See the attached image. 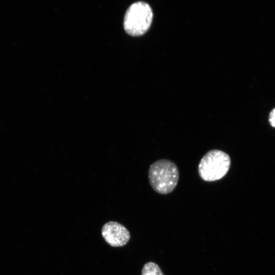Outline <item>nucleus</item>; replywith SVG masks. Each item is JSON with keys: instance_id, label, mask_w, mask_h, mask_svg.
Wrapping results in <instances>:
<instances>
[{"instance_id": "3", "label": "nucleus", "mask_w": 275, "mask_h": 275, "mask_svg": "<svg viewBox=\"0 0 275 275\" xmlns=\"http://www.w3.org/2000/svg\"><path fill=\"white\" fill-rule=\"evenodd\" d=\"M152 19L153 12L149 5L144 2H138L127 10L124 18V28L131 36H141L149 30Z\"/></svg>"}, {"instance_id": "2", "label": "nucleus", "mask_w": 275, "mask_h": 275, "mask_svg": "<svg viewBox=\"0 0 275 275\" xmlns=\"http://www.w3.org/2000/svg\"><path fill=\"white\" fill-rule=\"evenodd\" d=\"M230 166L231 158L227 153L220 150H211L201 158L198 165L199 175L205 181H217L227 174Z\"/></svg>"}, {"instance_id": "5", "label": "nucleus", "mask_w": 275, "mask_h": 275, "mask_svg": "<svg viewBox=\"0 0 275 275\" xmlns=\"http://www.w3.org/2000/svg\"><path fill=\"white\" fill-rule=\"evenodd\" d=\"M142 275H164L159 266L153 262H148L143 266Z\"/></svg>"}, {"instance_id": "4", "label": "nucleus", "mask_w": 275, "mask_h": 275, "mask_svg": "<svg viewBox=\"0 0 275 275\" xmlns=\"http://www.w3.org/2000/svg\"><path fill=\"white\" fill-rule=\"evenodd\" d=\"M102 235L105 241L114 247L122 246L129 241L128 230L122 224L113 221L106 223L102 228Z\"/></svg>"}, {"instance_id": "6", "label": "nucleus", "mask_w": 275, "mask_h": 275, "mask_svg": "<svg viewBox=\"0 0 275 275\" xmlns=\"http://www.w3.org/2000/svg\"><path fill=\"white\" fill-rule=\"evenodd\" d=\"M269 121L270 125L272 127H275V108H274L270 113Z\"/></svg>"}, {"instance_id": "1", "label": "nucleus", "mask_w": 275, "mask_h": 275, "mask_svg": "<svg viewBox=\"0 0 275 275\" xmlns=\"http://www.w3.org/2000/svg\"><path fill=\"white\" fill-rule=\"evenodd\" d=\"M179 178L177 165L172 161L161 159L152 163L148 170L150 184L156 193L167 195L176 188Z\"/></svg>"}]
</instances>
